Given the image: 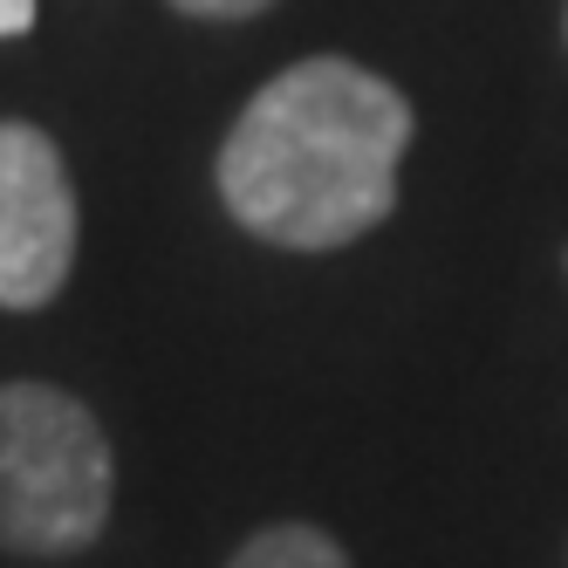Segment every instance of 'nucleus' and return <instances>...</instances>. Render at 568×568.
I'll return each instance as SVG.
<instances>
[{
  "label": "nucleus",
  "mask_w": 568,
  "mask_h": 568,
  "mask_svg": "<svg viewBox=\"0 0 568 568\" xmlns=\"http://www.w3.org/2000/svg\"><path fill=\"white\" fill-rule=\"evenodd\" d=\"M110 494L116 466L90 404L55 384H0V548H90L110 520Z\"/></svg>",
  "instance_id": "2"
},
{
  "label": "nucleus",
  "mask_w": 568,
  "mask_h": 568,
  "mask_svg": "<svg viewBox=\"0 0 568 568\" xmlns=\"http://www.w3.org/2000/svg\"><path fill=\"white\" fill-rule=\"evenodd\" d=\"M226 568H349L343 541L322 535V527L308 520H281V527H261V535H247V548H240Z\"/></svg>",
  "instance_id": "4"
},
{
  "label": "nucleus",
  "mask_w": 568,
  "mask_h": 568,
  "mask_svg": "<svg viewBox=\"0 0 568 568\" xmlns=\"http://www.w3.org/2000/svg\"><path fill=\"white\" fill-rule=\"evenodd\" d=\"M418 116L377 69L308 55L281 69L220 144V199L281 254H336L390 220Z\"/></svg>",
  "instance_id": "1"
},
{
  "label": "nucleus",
  "mask_w": 568,
  "mask_h": 568,
  "mask_svg": "<svg viewBox=\"0 0 568 568\" xmlns=\"http://www.w3.org/2000/svg\"><path fill=\"white\" fill-rule=\"evenodd\" d=\"M179 14H192V21H254V14H267L274 0H172Z\"/></svg>",
  "instance_id": "5"
},
{
  "label": "nucleus",
  "mask_w": 568,
  "mask_h": 568,
  "mask_svg": "<svg viewBox=\"0 0 568 568\" xmlns=\"http://www.w3.org/2000/svg\"><path fill=\"white\" fill-rule=\"evenodd\" d=\"M75 261V185L49 131L0 124V308H49Z\"/></svg>",
  "instance_id": "3"
},
{
  "label": "nucleus",
  "mask_w": 568,
  "mask_h": 568,
  "mask_svg": "<svg viewBox=\"0 0 568 568\" xmlns=\"http://www.w3.org/2000/svg\"><path fill=\"white\" fill-rule=\"evenodd\" d=\"M34 28V0H0V42Z\"/></svg>",
  "instance_id": "6"
}]
</instances>
